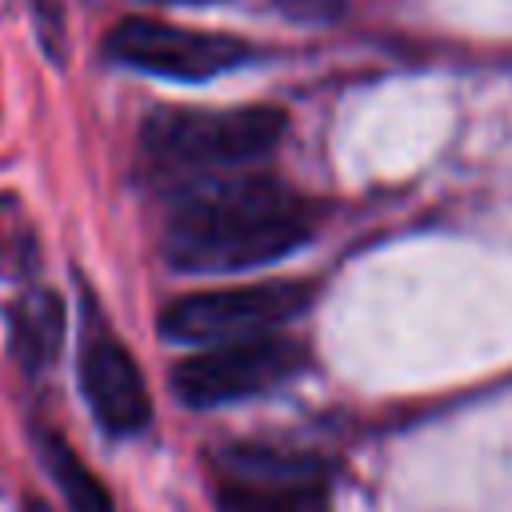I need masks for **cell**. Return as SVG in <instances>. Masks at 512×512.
Listing matches in <instances>:
<instances>
[{
  "label": "cell",
  "instance_id": "1",
  "mask_svg": "<svg viewBox=\"0 0 512 512\" xmlns=\"http://www.w3.org/2000/svg\"><path fill=\"white\" fill-rule=\"evenodd\" d=\"M316 208L272 176H228L188 188L164 224V260L176 272H244L304 248Z\"/></svg>",
  "mask_w": 512,
  "mask_h": 512
},
{
  "label": "cell",
  "instance_id": "2",
  "mask_svg": "<svg viewBox=\"0 0 512 512\" xmlns=\"http://www.w3.org/2000/svg\"><path fill=\"white\" fill-rule=\"evenodd\" d=\"M288 120L268 104L240 108H156L144 120L140 144L152 164L176 172H208V168H240L268 156Z\"/></svg>",
  "mask_w": 512,
  "mask_h": 512
},
{
  "label": "cell",
  "instance_id": "3",
  "mask_svg": "<svg viewBox=\"0 0 512 512\" xmlns=\"http://www.w3.org/2000/svg\"><path fill=\"white\" fill-rule=\"evenodd\" d=\"M220 512H328L324 460L304 448L232 440L216 452Z\"/></svg>",
  "mask_w": 512,
  "mask_h": 512
},
{
  "label": "cell",
  "instance_id": "4",
  "mask_svg": "<svg viewBox=\"0 0 512 512\" xmlns=\"http://www.w3.org/2000/svg\"><path fill=\"white\" fill-rule=\"evenodd\" d=\"M312 300L304 280H260L236 288H204L176 296L160 312V336L172 344H224L260 332H280Z\"/></svg>",
  "mask_w": 512,
  "mask_h": 512
},
{
  "label": "cell",
  "instance_id": "5",
  "mask_svg": "<svg viewBox=\"0 0 512 512\" xmlns=\"http://www.w3.org/2000/svg\"><path fill=\"white\" fill-rule=\"evenodd\" d=\"M308 352L284 332H260L244 340L208 344L172 368V392L188 408H220L248 396H264L292 376H300Z\"/></svg>",
  "mask_w": 512,
  "mask_h": 512
},
{
  "label": "cell",
  "instance_id": "6",
  "mask_svg": "<svg viewBox=\"0 0 512 512\" xmlns=\"http://www.w3.org/2000/svg\"><path fill=\"white\" fill-rule=\"evenodd\" d=\"M108 56L164 80H212L256 56V48L228 32L184 28L152 16H128L108 32Z\"/></svg>",
  "mask_w": 512,
  "mask_h": 512
},
{
  "label": "cell",
  "instance_id": "7",
  "mask_svg": "<svg viewBox=\"0 0 512 512\" xmlns=\"http://www.w3.org/2000/svg\"><path fill=\"white\" fill-rule=\"evenodd\" d=\"M80 388H84L92 416L112 436H132L152 416V396H148L144 372L116 336H92L84 344Z\"/></svg>",
  "mask_w": 512,
  "mask_h": 512
},
{
  "label": "cell",
  "instance_id": "8",
  "mask_svg": "<svg viewBox=\"0 0 512 512\" xmlns=\"http://www.w3.org/2000/svg\"><path fill=\"white\" fill-rule=\"evenodd\" d=\"M8 340L12 356L28 368L40 372L56 360L64 344V300L52 288H28L12 308H8Z\"/></svg>",
  "mask_w": 512,
  "mask_h": 512
},
{
  "label": "cell",
  "instance_id": "9",
  "mask_svg": "<svg viewBox=\"0 0 512 512\" xmlns=\"http://www.w3.org/2000/svg\"><path fill=\"white\" fill-rule=\"evenodd\" d=\"M36 444H40V460L48 468V476L56 480L68 512H116L104 480L76 456V448L60 436V432H36Z\"/></svg>",
  "mask_w": 512,
  "mask_h": 512
},
{
  "label": "cell",
  "instance_id": "10",
  "mask_svg": "<svg viewBox=\"0 0 512 512\" xmlns=\"http://www.w3.org/2000/svg\"><path fill=\"white\" fill-rule=\"evenodd\" d=\"M40 268V240L16 192H0V280H24Z\"/></svg>",
  "mask_w": 512,
  "mask_h": 512
},
{
  "label": "cell",
  "instance_id": "11",
  "mask_svg": "<svg viewBox=\"0 0 512 512\" xmlns=\"http://www.w3.org/2000/svg\"><path fill=\"white\" fill-rule=\"evenodd\" d=\"M36 8V28H40V40H44V52H52V60L64 56V32H60V12L52 0H32Z\"/></svg>",
  "mask_w": 512,
  "mask_h": 512
},
{
  "label": "cell",
  "instance_id": "12",
  "mask_svg": "<svg viewBox=\"0 0 512 512\" xmlns=\"http://www.w3.org/2000/svg\"><path fill=\"white\" fill-rule=\"evenodd\" d=\"M24 512H52V508H48L44 500H36V496H28V500H24Z\"/></svg>",
  "mask_w": 512,
  "mask_h": 512
},
{
  "label": "cell",
  "instance_id": "13",
  "mask_svg": "<svg viewBox=\"0 0 512 512\" xmlns=\"http://www.w3.org/2000/svg\"><path fill=\"white\" fill-rule=\"evenodd\" d=\"M152 4H220V0H152Z\"/></svg>",
  "mask_w": 512,
  "mask_h": 512
}]
</instances>
